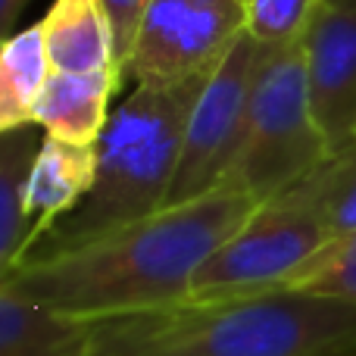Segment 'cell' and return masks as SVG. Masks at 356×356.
I'll return each mask as SVG.
<instances>
[{"mask_svg": "<svg viewBox=\"0 0 356 356\" xmlns=\"http://www.w3.org/2000/svg\"><path fill=\"white\" fill-rule=\"evenodd\" d=\"M203 85L207 79L175 88L138 85L106 119L97 141V175L88 197L63 216L25 259L56 257L166 209L184 125Z\"/></svg>", "mask_w": 356, "mask_h": 356, "instance_id": "3957f363", "label": "cell"}, {"mask_svg": "<svg viewBox=\"0 0 356 356\" xmlns=\"http://www.w3.org/2000/svg\"><path fill=\"white\" fill-rule=\"evenodd\" d=\"M328 0H244V31L263 47H291L307 38Z\"/></svg>", "mask_w": 356, "mask_h": 356, "instance_id": "9a60e30c", "label": "cell"}, {"mask_svg": "<svg viewBox=\"0 0 356 356\" xmlns=\"http://www.w3.org/2000/svg\"><path fill=\"white\" fill-rule=\"evenodd\" d=\"M328 3H334V6H356V0H328Z\"/></svg>", "mask_w": 356, "mask_h": 356, "instance_id": "ffe728a7", "label": "cell"}, {"mask_svg": "<svg viewBox=\"0 0 356 356\" xmlns=\"http://www.w3.org/2000/svg\"><path fill=\"white\" fill-rule=\"evenodd\" d=\"M3 47H6V38H0V54H3Z\"/></svg>", "mask_w": 356, "mask_h": 356, "instance_id": "44dd1931", "label": "cell"}, {"mask_svg": "<svg viewBox=\"0 0 356 356\" xmlns=\"http://www.w3.org/2000/svg\"><path fill=\"white\" fill-rule=\"evenodd\" d=\"M38 29L54 72H113L119 79L113 60L110 19L100 0H54Z\"/></svg>", "mask_w": 356, "mask_h": 356, "instance_id": "8fae6325", "label": "cell"}, {"mask_svg": "<svg viewBox=\"0 0 356 356\" xmlns=\"http://www.w3.org/2000/svg\"><path fill=\"white\" fill-rule=\"evenodd\" d=\"M50 72L54 69L38 25L6 38V47L0 54V135L31 125Z\"/></svg>", "mask_w": 356, "mask_h": 356, "instance_id": "5bb4252c", "label": "cell"}, {"mask_svg": "<svg viewBox=\"0 0 356 356\" xmlns=\"http://www.w3.org/2000/svg\"><path fill=\"white\" fill-rule=\"evenodd\" d=\"M282 288H297V291H313V294L350 297V300H356V232L328 241Z\"/></svg>", "mask_w": 356, "mask_h": 356, "instance_id": "2e32d148", "label": "cell"}, {"mask_svg": "<svg viewBox=\"0 0 356 356\" xmlns=\"http://www.w3.org/2000/svg\"><path fill=\"white\" fill-rule=\"evenodd\" d=\"M44 141L35 122L0 135V282L25 259L31 222L25 216V178Z\"/></svg>", "mask_w": 356, "mask_h": 356, "instance_id": "4fadbf2b", "label": "cell"}, {"mask_svg": "<svg viewBox=\"0 0 356 356\" xmlns=\"http://www.w3.org/2000/svg\"><path fill=\"white\" fill-rule=\"evenodd\" d=\"M91 356H356V300L297 288L88 322Z\"/></svg>", "mask_w": 356, "mask_h": 356, "instance_id": "7a4b0ae2", "label": "cell"}, {"mask_svg": "<svg viewBox=\"0 0 356 356\" xmlns=\"http://www.w3.org/2000/svg\"><path fill=\"white\" fill-rule=\"evenodd\" d=\"M307 91L328 154L356 147V6L325 3L303 38Z\"/></svg>", "mask_w": 356, "mask_h": 356, "instance_id": "ba28073f", "label": "cell"}, {"mask_svg": "<svg viewBox=\"0 0 356 356\" xmlns=\"http://www.w3.org/2000/svg\"><path fill=\"white\" fill-rule=\"evenodd\" d=\"M94 175H97V147H79L44 135L25 178V216L31 222L29 250L85 200Z\"/></svg>", "mask_w": 356, "mask_h": 356, "instance_id": "9c48e42d", "label": "cell"}, {"mask_svg": "<svg viewBox=\"0 0 356 356\" xmlns=\"http://www.w3.org/2000/svg\"><path fill=\"white\" fill-rule=\"evenodd\" d=\"M313 184L319 191V203L325 213V225L334 238L356 232V147L341 156H332L325 166H319L313 175Z\"/></svg>", "mask_w": 356, "mask_h": 356, "instance_id": "e0dca14e", "label": "cell"}, {"mask_svg": "<svg viewBox=\"0 0 356 356\" xmlns=\"http://www.w3.org/2000/svg\"><path fill=\"white\" fill-rule=\"evenodd\" d=\"M332 241L313 178L259 203L253 216L200 266L188 303L228 300L282 288Z\"/></svg>", "mask_w": 356, "mask_h": 356, "instance_id": "5b68a950", "label": "cell"}, {"mask_svg": "<svg viewBox=\"0 0 356 356\" xmlns=\"http://www.w3.org/2000/svg\"><path fill=\"white\" fill-rule=\"evenodd\" d=\"M244 35V0H154L144 13L119 88H175L209 79Z\"/></svg>", "mask_w": 356, "mask_h": 356, "instance_id": "52a82bcc", "label": "cell"}, {"mask_svg": "<svg viewBox=\"0 0 356 356\" xmlns=\"http://www.w3.org/2000/svg\"><path fill=\"white\" fill-rule=\"evenodd\" d=\"M259 200L219 188L44 259L0 282L10 294L69 319H110L188 303L200 266L253 216Z\"/></svg>", "mask_w": 356, "mask_h": 356, "instance_id": "6da1fadb", "label": "cell"}, {"mask_svg": "<svg viewBox=\"0 0 356 356\" xmlns=\"http://www.w3.org/2000/svg\"><path fill=\"white\" fill-rule=\"evenodd\" d=\"M0 356H91L88 322L0 288Z\"/></svg>", "mask_w": 356, "mask_h": 356, "instance_id": "7c38bea8", "label": "cell"}, {"mask_svg": "<svg viewBox=\"0 0 356 356\" xmlns=\"http://www.w3.org/2000/svg\"><path fill=\"white\" fill-rule=\"evenodd\" d=\"M104 13L110 19L113 31V60H116V72L122 75V66L129 63V54L135 47L138 29L144 22V13L150 10L154 0H100Z\"/></svg>", "mask_w": 356, "mask_h": 356, "instance_id": "ac0fdd59", "label": "cell"}, {"mask_svg": "<svg viewBox=\"0 0 356 356\" xmlns=\"http://www.w3.org/2000/svg\"><path fill=\"white\" fill-rule=\"evenodd\" d=\"M29 0H0V38H10L13 22L19 19V13L25 10Z\"/></svg>", "mask_w": 356, "mask_h": 356, "instance_id": "d6986e66", "label": "cell"}, {"mask_svg": "<svg viewBox=\"0 0 356 356\" xmlns=\"http://www.w3.org/2000/svg\"><path fill=\"white\" fill-rule=\"evenodd\" d=\"M266 54L269 47L257 44L244 31L225 54V60L216 66V72L207 79L188 116V125H184L181 156H178L166 207L197 200L222 188L244 144L250 97Z\"/></svg>", "mask_w": 356, "mask_h": 356, "instance_id": "8992f818", "label": "cell"}, {"mask_svg": "<svg viewBox=\"0 0 356 356\" xmlns=\"http://www.w3.org/2000/svg\"><path fill=\"white\" fill-rule=\"evenodd\" d=\"M332 160L307 91L303 41L269 47L247 113L244 144L222 188L266 203Z\"/></svg>", "mask_w": 356, "mask_h": 356, "instance_id": "277c9868", "label": "cell"}, {"mask_svg": "<svg viewBox=\"0 0 356 356\" xmlns=\"http://www.w3.org/2000/svg\"><path fill=\"white\" fill-rule=\"evenodd\" d=\"M119 91L113 72L72 75L50 72L41 97H38L31 122L47 138L79 147H97L110 119V97Z\"/></svg>", "mask_w": 356, "mask_h": 356, "instance_id": "30bf717a", "label": "cell"}]
</instances>
